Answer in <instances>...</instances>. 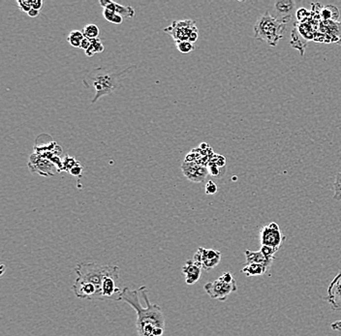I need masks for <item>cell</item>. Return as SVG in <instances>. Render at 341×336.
Wrapping results in <instances>:
<instances>
[{
    "mask_svg": "<svg viewBox=\"0 0 341 336\" xmlns=\"http://www.w3.org/2000/svg\"><path fill=\"white\" fill-rule=\"evenodd\" d=\"M103 17L105 20L109 23L113 24H122L123 23V18L122 16L118 15L117 13L109 10V9H104L103 10Z\"/></svg>",
    "mask_w": 341,
    "mask_h": 336,
    "instance_id": "20",
    "label": "cell"
},
{
    "mask_svg": "<svg viewBox=\"0 0 341 336\" xmlns=\"http://www.w3.org/2000/svg\"><path fill=\"white\" fill-rule=\"evenodd\" d=\"M39 14H40V11H38V10H36V9H33V8H31V10L27 13V15H28L30 18H36V17L39 16Z\"/></svg>",
    "mask_w": 341,
    "mask_h": 336,
    "instance_id": "34",
    "label": "cell"
},
{
    "mask_svg": "<svg viewBox=\"0 0 341 336\" xmlns=\"http://www.w3.org/2000/svg\"><path fill=\"white\" fill-rule=\"evenodd\" d=\"M105 9H109L115 13H117L118 15L122 16V18H134L135 16V10L133 7L131 6H124V5H122V4H119L115 1H112L109 6Z\"/></svg>",
    "mask_w": 341,
    "mask_h": 336,
    "instance_id": "14",
    "label": "cell"
},
{
    "mask_svg": "<svg viewBox=\"0 0 341 336\" xmlns=\"http://www.w3.org/2000/svg\"><path fill=\"white\" fill-rule=\"evenodd\" d=\"M326 300L330 303L333 310L341 311V270L331 282Z\"/></svg>",
    "mask_w": 341,
    "mask_h": 336,
    "instance_id": "9",
    "label": "cell"
},
{
    "mask_svg": "<svg viewBox=\"0 0 341 336\" xmlns=\"http://www.w3.org/2000/svg\"><path fill=\"white\" fill-rule=\"evenodd\" d=\"M193 261L200 265L204 270L211 271L219 264L221 261V252L214 249H207L200 247L194 255Z\"/></svg>",
    "mask_w": 341,
    "mask_h": 336,
    "instance_id": "8",
    "label": "cell"
},
{
    "mask_svg": "<svg viewBox=\"0 0 341 336\" xmlns=\"http://www.w3.org/2000/svg\"><path fill=\"white\" fill-rule=\"evenodd\" d=\"M164 32L168 33L170 37L174 40L175 43L188 41L190 35L198 31L195 22L191 20H184V21H175L172 22L170 26L163 29Z\"/></svg>",
    "mask_w": 341,
    "mask_h": 336,
    "instance_id": "6",
    "label": "cell"
},
{
    "mask_svg": "<svg viewBox=\"0 0 341 336\" xmlns=\"http://www.w3.org/2000/svg\"><path fill=\"white\" fill-rule=\"evenodd\" d=\"M288 21L276 19L268 12L263 14L254 25V37L266 42L270 47H276L283 38V32Z\"/></svg>",
    "mask_w": 341,
    "mask_h": 336,
    "instance_id": "3",
    "label": "cell"
},
{
    "mask_svg": "<svg viewBox=\"0 0 341 336\" xmlns=\"http://www.w3.org/2000/svg\"><path fill=\"white\" fill-rule=\"evenodd\" d=\"M217 191H218L217 185L213 180L208 181V183L206 184V187H205L206 194L207 195H214Z\"/></svg>",
    "mask_w": 341,
    "mask_h": 336,
    "instance_id": "26",
    "label": "cell"
},
{
    "mask_svg": "<svg viewBox=\"0 0 341 336\" xmlns=\"http://www.w3.org/2000/svg\"><path fill=\"white\" fill-rule=\"evenodd\" d=\"M90 42H91L90 47L88 48V49H86L85 51L86 56L91 57V56H93L96 53H101V52L104 51V46H103V44L101 43V41L98 38L97 39H90Z\"/></svg>",
    "mask_w": 341,
    "mask_h": 336,
    "instance_id": "19",
    "label": "cell"
},
{
    "mask_svg": "<svg viewBox=\"0 0 341 336\" xmlns=\"http://www.w3.org/2000/svg\"><path fill=\"white\" fill-rule=\"evenodd\" d=\"M331 328L335 332H341V319L340 321H337L331 325Z\"/></svg>",
    "mask_w": 341,
    "mask_h": 336,
    "instance_id": "33",
    "label": "cell"
},
{
    "mask_svg": "<svg viewBox=\"0 0 341 336\" xmlns=\"http://www.w3.org/2000/svg\"><path fill=\"white\" fill-rule=\"evenodd\" d=\"M334 189H335L334 200L335 201H341V171H339L336 174Z\"/></svg>",
    "mask_w": 341,
    "mask_h": 336,
    "instance_id": "23",
    "label": "cell"
},
{
    "mask_svg": "<svg viewBox=\"0 0 341 336\" xmlns=\"http://www.w3.org/2000/svg\"><path fill=\"white\" fill-rule=\"evenodd\" d=\"M83 170H84V168L83 166L79 163L77 166H75L73 168H71V170L69 171L71 173V175L73 176H76V177H80L83 173Z\"/></svg>",
    "mask_w": 341,
    "mask_h": 336,
    "instance_id": "30",
    "label": "cell"
},
{
    "mask_svg": "<svg viewBox=\"0 0 341 336\" xmlns=\"http://www.w3.org/2000/svg\"><path fill=\"white\" fill-rule=\"evenodd\" d=\"M83 33H84L85 37H86L88 39H97L98 36L100 34V30H99V27L96 24H86L83 29Z\"/></svg>",
    "mask_w": 341,
    "mask_h": 336,
    "instance_id": "21",
    "label": "cell"
},
{
    "mask_svg": "<svg viewBox=\"0 0 341 336\" xmlns=\"http://www.w3.org/2000/svg\"><path fill=\"white\" fill-rule=\"evenodd\" d=\"M17 4L19 5L21 11L25 12L26 14L31 10V6L29 5L28 1H26V0H23V1H20V0H19V1H17Z\"/></svg>",
    "mask_w": 341,
    "mask_h": 336,
    "instance_id": "28",
    "label": "cell"
},
{
    "mask_svg": "<svg viewBox=\"0 0 341 336\" xmlns=\"http://www.w3.org/2000/svg\"><path fill=\"white\" fill-rule=\"evenodd\" d=\"M322 17L326 21H337L340 17V11L337 7L329 5L324 7V9L322 10Z\"/></svg>",
    "mask_w": 341,
    "mask_h": 336,
    "instance_id": "17",
    "label": "cell"
},
{
    "mask_svg": "<svg viewBox=\"0 0 341 336\" xmlns=\"http://www.w3.org/2000/svg\"><path fill=\"white\" fill-rule=\"evenodd\" d=\"M260 251L263 253L264 256H266L268 259L274 260V255L278 251V249L273 248V247H269V246H262Z\"/></svg>",
    "mask_w": 341,
    "mask_h": 336,
    "instance_id": "25",
    "label": "cell"
},
{
    "mask_svg": "<svg viewBox=\"0 0 341 336\" xmlns=\"http://www.w3.org/2000/svg\"><path fill=\"white\" fill-rule=\"evenodd\" d=\"M175 46H176L177 50H178L179 52L183 53V54H188V53L192 52V51L195 49L194 44H192V43L189 42V41L177 42V43H175Z\"/></svg>",
    "mask_w": 341,
    "mask_h": 336,
    "instance_id": "22",
    "label": "cell"
},
{
    "mask_svg": "<svg viewBox=\"0 0 341 336\" xmlns=\"http://www.w3.org/2000/svg\"><path fill=\"white\" fill-rule=\"evenodd\" d=\"M28 3L31 6V8L36 9L38 11H40L42 6H43V1L42 0H30V1H28Z\"/></svg>",
    "mask_w": 341,
    "mask_h": 336,
    "instance_id": "31",
    "label": "cell"
},
{
    "mask_svg": "<svg viewBox=\"0 0 341 336\" xmlns=\"http://www.w3.org/2000/svg\"><path fill=\"white\" fill-rule=\"evenodd\" d=\"M208 170H209V173L211 174V175H213V176H219V175H221V173H220V167H218L217 165H215V164H213V163H211L210 165H209V168H208Z\"/></svg>",
    "mask_w": 341,
    "mask_h": 336,
    "instance_id": "27",
    "label": "cell"
},
{
    "mask_svg": "<svg viewBox=\"0 0 341 336\" xmlns=\"http://www.w3.org/2000/svg\"><path fill=\"white\" fill-rule=\"evenodd\" d=\"M112 2V0H100L99 1V4L105 9V8H107L108 6H109V4Z\"/></svg>",
    "mask_w": 341,
    "mask_h": 336,
    "instance_id": "35",
    "label": "cell"
},
{
    "mask_svg": "<svg viewBox=\"0 0 341 336\" xmlns=\"http://www.w3.org/2000/svg\"><path fill=\"white\" fill-rule=\"evenodd\" d=\"M245 259H246V264H263L269 268L272 264L273 259H268L266 256L263 255V253L259 251H251L249 249L245 250Z\"/></svg>",
    "mask_w": 341,
    "mask_h": 336,
    "instance_id": "13",
    "label": "cell"
},
{
    "mask_svg": "<svg viewBox=\"0 0 341 336\" xmlns=\"http://www.w3.org/2000/svg\"><path fill=\"white\" fill-rule=\"evenodd\" d=\"M29 168L32 169V171L37 172L41 175H45V176H49V175H52L54 172L51 170H57L56 167L46 158H43L39 155L36 154V161L33 158H29V164H28Z\"/></svg>",
    "mask_w": 341,
    "mask_h": 336,
    "instance_id": "10",
    "label": "cell"
},
{
    "mask_svg": "<svg viewBox=\"0 0 341 336\" xmlns=\"http://www.w3.org/2000/svg\"><path fill=\"white\" fill-rule=\"evenodd\" d=\"M213 163L215 164V165H217L220 168H222V167H225V165H226V160H225V158H224L222 155H215V156L213 157Z\"/></svg>",
    "mask_w": 341,
    "mask_h": 336,
    "instance_id": "29",
    "label": "cell"
},
{
    "mask_svg": "<svg viewBox=\"0 0 341 336\" xmlns=\"http://www.w3.org/2000/svg\"><path fill=\"white\" fill-rule=\"evenodd\" d=\"M136 68L135 65L129 66L125 69L119 70V67H100L89 73L86 77V81H90L95 90V96L91 103L94 104L101 97L110 95L115 92L121 84V79L124 73L128 72L130 69Z\"/></svg>",
    "mask_w": 341,
    "mask_h": 336,
    "instance_id": "2",
    "label": "cell"
},
{
    "mask_svg": "<svg viewBox=\"0 0 341 336\" xmlns=\"http://www.w3.org/2000/svg\"><path fill=\"white\" fill-rule=\"evenodd\" d=\"M121 300L128 303L137 314V330L139 336H163L165 333V316L162 308L151 303L146 286L138 290L122 289Z\"/></svg>",
    "mask_w": 341,
    "mask_h": 336,
    "instance_id": "1",
    "label": "cell"
},
{
    "mask_svg": "<svg viewBox=\"0 0 341 336\" xmlns=\"http://www.w3.org/2000/svg\"><path fill=\"white\" fill-rule=\"evenodd\" d=\"M202 267L196 264L193 260H188L182 267V273L185 277L187 285H194L202 275Z\"/></svg>",
    "mask_w": 341,
    "mask_h": 336,
    "instance_id": "11",
    "label": "cell"
},
{
    "mask_svg": "<svg viewBox=\"0 0 341 336\" xmlns=\"http://www.w3.org/2000/svg\"><path fill=\"white\" fill-rule=\"evenodd\" d=\"M287 238L281 233L279 226L275 222H271L260 230V240L262 246H269L279 250Z\"/></svg>",
    "mask_w": 341,
    "mask_h": 336,
    "instance_id": "7",
    "label": "cell"
},
{
    "mask_svg": "<svg viewBox=\"0 0 341 336\" xmlns=\"http://www.w3.org/2000/svg\"><path fill=\"white\" fill-rule=\"evenodd\" d=\"M183 173L185 176L194 182H201L205 179V177L208 175L209 170L204 166L200 165H187L186 168H183Z\"/></svg>",
    "mask_w": 341,
    "mask_h": 336,
    "instance_id": "12",
    "label": "cell"
},
{
    "mask_svg": "<svg viewBox=\"0 0 341 336\" xmlns=\"http://www.w3.org/2000/svg\"><path fill=\"white\" fill-rule=\"evenodd\" d=\"M84 38H85V35H84L83 31L72 30L67 37V41L73 48H81V44H82V41L84 40Z\"/></svg>",
    "mask_w": 341,
    "mask_h": 336,
    "instance_id": "18",
    "label": "cell"
},
{
    "mask_svg": "<svg viewBox=\"0 0 341 336\" xmlns=\"http://www.w3.org/2000/svg\"><path fill=\"white\" fill-rule=\"evenodd\" d=\"M90 45H91L90 39H88V38L85 37V38H84V40L82 41V44H81V48H83V49L85 51L86 49H88V48L90 47Z\"/></svg>",
    "mask_w": 341,
    "mask_h": 336,
    "instance_id": "32",
    "label": "cell"
},
{
    "mask_svg": "<svg viewBox=\"0 0 341 336\" xmlns=\"http://www.w3.org/2000/svg\"><path fill=\"white\" fill-rule=\"evenodd\" d=\"M206 293L213 299L225 301L234 292H237V281L231 272L223 273L219 278L205 285Z\"/></svg>",
    "mask_w": 341,
    "mask_h": 336,
    "instance_id": "5",
    "label": "cell"
},
{
    "mask_svg": "<svg viewBox=\"0 0 341 336\" xmlns=\"http://www.w3.org/2000/svg\"><path fill=\"white\" fill-rule=\"evenodd\" d=\"M78 164H79V162H77L74 157H71L69 155H66L62 159V165H63V170L64 171H70L71 168H73Z\"/></svg>",
    "mask_w": 341,
    "mask_h": 336,
    "instance_id": "24",
    "label": "cell"
},
{
    "mask_svg": "<svg viewBox=\"0 0 341 336\" xmlns=\"http://www.w3.org/2000/svg\"><path fill=\"white\" fill-rule=\"evenodd\" d=\"M295 8V2L292 0H281L275 3V9L280 14L286 15V18L291 19V13Z\"/></svg>",
    "mask_w": 341,
    "mask_h": 336,
    "instance_id": "16",
    "label": "cell"
},
{
    "mask_svg": "<svg viewBox=\"0 0 341 336\" xmlns=\"http://www.w3.org/2000/svg\"><path fill=\"white\" fill-rule=\"evenodd\" d=\"M110 265L98 264L96 263H79L75 267V272L77 274L76 281L88 283L93 285L97 289L99 299H102L101 289L102 283L106 273L109 270Z\"/></svg>",
    "mask_w": 341,
    "mask_h": 336,
    "instance_id": "4",
    "label": "cell"
},
{
    "mask_svg": "<svg viewBox=\"0 0 341 336\" xmlns=\"http://www.w3.org/2000/svg\"><path fill=\"white\" fill-rule=\"evenodd\" d=\"M268 268L263 264H246L242 269V272L244 273L247 277L252 276H260L268 272Z\"/></svg>",
    "mask_w": 341,
    "mask_h": 336,
    "instance_id": "15",
    "label": "cell"
}]
</instances>
